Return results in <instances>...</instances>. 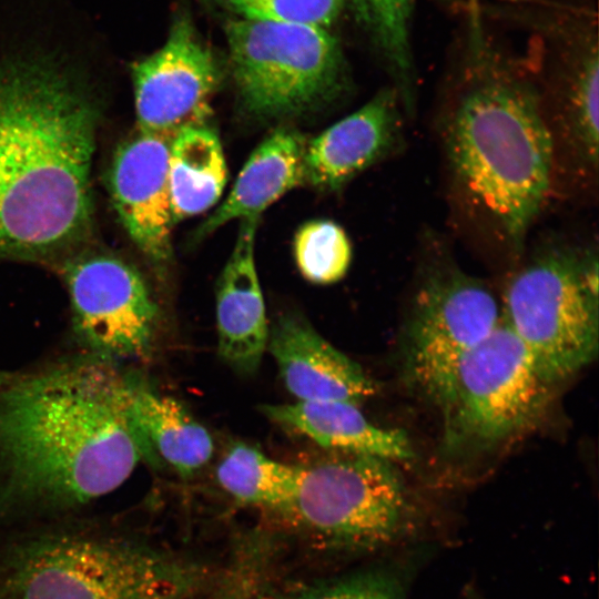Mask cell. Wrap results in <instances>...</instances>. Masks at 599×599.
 Here are the masks:
<instances>
[{
    "instance_id": "2e32d148",
    "label": "cell",
    "mask_w": 599,
    "mask_h": 599,
    "mask_svg": "<svg viewBox=\"0 0 599 599\" xmlns=\"http://www.w3.org/2000/svg\"><path fill=\"white\" fill-rule=\"evenodd\" d=\"M257 224L258 217L241 220L233 252L216 286L217 352L243 375L258 369L270 334L254 260Z\"/></svg>"
},
{
    "instance_id": "4316f807",
    "label": "cell",
    "mask_w": 599,
    "mask_h": 599,
    "mask_svg": "<svg viewBox=\"0 0 599 599\" xmlns=\"http://www.w3.org/2000/svg\"><path fill=\"white\" fill-rule=\"evenodd\" d=\"M14 370H7L0 368V385L7 382L12 375Z\"/></svg>"
},
{
    "instance_id": "44dd1931",
    "label": "cell",
    "mask_w": 599,
    "mask_h": 599,
    "mask_svg": "<svg viewBox=\"0 0 599 599\" xmlns=\"http://www.w3.org/2000/svg\"><path fill=\"white\" fill-rule=\"evenodd\" d=\"M382 58L407 118L416 110L412 21L416 0H345Z\"/></svg>"
},
{
    "instance_id": "6da1fadb",
    "label": "cell",
    "mask_w": 599,
    "mask_h": 599,
    "mask_svg": "<svg viewBox=\"0 0 599 599\" xmlns=\"http://www.w3.org/2000/svg\"><path fill=\"white\" fill-rule=\"evenodd\" d=\"M141 461L121 365L78 351L0 385V531L81 514Z\"/></svg>"
},
{
    "instance_id": "d4e9b609",
    "label": "cell",
    "mask_w": 599,
    "mask_h": 599,
    "mask_svg": "<svg viewBox=\"0 0 599 599\" xmlns=\"http://www.w3.org/2000/svg\"><path fill=\"white\" fill-rule=\"evenodd\" d=\"M283 599H402L396 582L378 573H365L307 586Z\"/></svg>"
},
{
    "instance_id": "9a60e30c",
    "label": "cell",
    "mask_w": 599,
    "mask_h": 599,
    "mask_svg": "<svg viewBox=\"0 0 599 599\" xmlns=\"http://www.w3.org/2000/svg\"><path fill=\"white\" fill-rule=\"evenodd\" d=\"M281 378L297 402L361 404L376 393L361 366L329 344L302 315L286 313L267 342Z\"/></svg>"
},
{
    "instance_id": "603a6c76",
    "label": "cell",
    "mask_w": 599,
    "mask_h": 599,
    "mask_svg": "<svg viewBox=\"0 0 599 599\" xmlns=\"http://www.w3.org/2000/svg\"><path fill=\"white\" fill-rule=\"evenodd\" d=\"M294 256L301 274L314 284L327 285L342 280L352 262V245L335 222L311 221L294 238Z\"/></svg>"
},
{
    "instance_id": "8992f818",
    "label": "cell",
    "mask_w": 599,
    "mask_h": 599,
    "mask_svg": "<svg viewBox=\"0 0 599 599\" xmlns=\"http://www.w3.org/2000/svg\"><path fill=\"white\" fill-rule=\"evenodd\" d=\"M550 386L504 323L456 365L433 398L443 417V449L481 453L519 435L544 414Z\"/></svg>"
},
{
    "instance_id": "ffe728a7",
    "label": "cell",
    "mask_w": 599,
    "mask_h": 599,
    "mask_svg": "<svg viewBox=\"0 0 599 599\" xmlns=\"http://www.w3.org/2000/svg\"><path fill=\"white\" fill-rule=\"evenodd\" d=\"M167 179L173 224L220 200L227 179L220 139L205 124L180 130L171 141Z\"/></svg>"
},
{
    "instance_id": "ac0fdd59",
    "label": "cell",
    "mask_w": 599,
    "mask_h": 599,
    "mask_svg": "<svg viewBox=\"0 0 599 599\" xmlns=\"http://www.w3.org/2000/svg\"><path fill=\"white\" fill-rule=\"evenodd\" d=\"M132 417L158 468L170 467L190 476L212 458L214 445L207 429L175 398L158 392L136 370H125Z\"/></svg>"
},
{
    "instance_id": "d6986e66",
    "label": "cell",
    "mask_w": 599,
    "mask_h": 599,
    "mask_svg": "<svg viewBox=\"0 0 599 599\" xmlns=\"http://www.w3.org/2000/svg\"><path fill=\"white\" fill-rule=\"evenodd\" d=\"M305 142L294 130L281 128L267 136L251 154L226 200L195 233L209 235L234 219L260 214L290 190L304 182Z\"/></svg>"
},
{
    "instance_id": "9c48e42d",
    "label": "cell",
    "mask_w": 599,
    "mask_h": 599,
    "mask_svg": "<svg viewBox=\"0 0 599 599\" xmlns=\"http://www.w3.org/2000/svg\"><path fill=\"white\" fill-rule=\"evenodd\" d=\"M419 278L403 342L410 385L433 400L459 361L500 324L491 291L455 262L447 241L422 236Z\"/></svg>"
},
{
    "instance_id": "7402d4cb",
    "label": "cell",
    "mask_w": 599,
    "mask_h": 599,
    "mask_svg": "<svg viewBox=\"0 0 599 599\" xmlns=\"http://www.w3.org/2000/svg\"><path fill=\"white\" fill-rule=\"evenodd\" d=\"M215 476L236 501L278 515L296 489L300 465L274 460L251 445L235 443L220 460Z\"/></svg>"
},
{
    "instance_id": "7c38bea8",
    "label": "cell",
    "mask_w": 599,
    "mask_h": 599,
    "mask_svg": "<svg viewBox=\"0 0 599 599\" xmlns=\"http://www.w3.org/2000/svg\"><path fill=\"white\" fill-rule=\"evenodd\" d=\"M537 78L555 163V194L590 196L598 185L597 41L569 48Z\"/></svg>"
},
{
    "instance_id": "8fae6325",
    "label": "cell",
    "mask_w": 599,
    "mask_h": 599,
    "mask_svg": "<svg viewBox=\"0 0 599 599\" xmlns=\"http://www.w3.org/2000/svg\"><path fill=\"white\" fill-rule=\"evenodd\" d=\"M138 130L173 138L204 124L222 69L186 12L177 13L163 45L131 67Z\"/></svg>"
},
{
    "instance_id": "484cf974",
    "label": "cell",
    "mask_w": 599,
    "mask_h": 599,
    "mask_svg": "<svg viewBox=\"0 0 599 599\" xmlns=\"http://www.w3.org/2000/svg\"><path fill=\"white\" fill-rule=\"evenodd\" d=\"M257 586L255 573L243 566H231L217 582L211 599H253Z\"/></svg>"
},
{
    "instance_id": "4fadbf2b",
    "label": "cell",
    "mask_w": 599,
    "mask_h": 599,
    "mask_svg": "<svg viewBox=\"0 0 599 599\" xmlns=\"http://www.w3.org/2000/svg\"><path fill=\"white\" fill-rule=\"evenodd\" d=\"M172 138L139 131L115 151L110 191L118 216L141 253L163 270L172 256L167 179Z\"/></svg>"
},
{
    "instance_id": "e0dca14e",
    "label": "cell",
    "mask_w": 599,
    "mask_h": 599,
    "mask_svg": "<svg viewBox=\"0 0 599 599\" xmlns=\"http://www.w3.org/2000/svg\"><path fill=\"white\" fill-rule=\"evenodd\" d=\"M261 412L324 448L377 456L393 463L413 458V447L405 432L372 424L358 405L352 403L296 402L263 405Z\"/></svg>"
},
{
    "instance_id": "52a82bcc",
    "label": "cell",
    "mask_w": 599,
    "mask_h": 599,
    "mask_svg": "<svg viewBox=\"0 0 599 599\" xmlns=\"http://www.w3.org/2000/svg\"><path fill=\"white\" fill-rule=\"evenodd\" d=\"M225 35L240 100L256 118L313 110L346 87L341 44L326 28L234 18Z\"/></svg>"
},
{
    "instance_id": "7a4b0ae2",
    "label": "cell",
    "mask_w": 599,
    "mask_h": 599,
    "mask_svg": "<svg viewBox=\"0 0 599 599\" xmlns=\"http://www.w3.org/2000/svg\"><path fill=\"white\" fill-rule=\"evenodd\" d=\"M103 100L58 48L0 52V260L61 263L92 225Z\"/></svg>"
},
{
    "instance_id": "5bb4252c",
    "label": "cell",
    "mask_w": 599,
    "mask_h": 599,
    "mask_svg": "<svg viewBox=\"0 0 599 599\" xmlns=\"http://www.w3.org/2000/svg\"><path fill=\"white\" fill-rule=\"evenodd\" d=\"M400 98L389 85L305 145L304 181L336 190L404 146Z\"/></svg>"
},
{
    "instance_id": "5b68a950",
    "label": "cell",
    "mask_w": 599,
    "mask_h": 599,
    "mask_svg": "<svg viewBox=\"0 0 599 599\" xmlns=\"http://www.w3.org/2000/svg\"><path fill=\"white\" fill-rule=\"evenodd\" d=\"M550 235L524 253L504 295V323L549 385L573 376L598 351V253Z\"/></svg>"
},
{
    "instance_id": "30bf717a",
    "label": "cell",
    "mask_w": 599,
    "mask_h": 599,
    "mask_svg": "<svg viewBox=\"0 0 599 599\" xmlns=\"http://www.w3.org/2000/svg\"><path fill=\"white\" fill-rule=\"evenodd\" d=\"M79 352L121 365L153 349L160 308L143 275L106 253L71 254L59 263Z\"/></svg>"
},
{
    "instance_id": "cb8c5ba5",
    "label": "cell",
    "mask_w": 599,
    "mask_h": 599,
    "mask_svg": "<svg viewBox=\"0 0 599 599\" xmlns=\"http://www.w3.org/2000/svg\"><path fill=\"white\" fill-rule=\"evenodd\" d=\"M236 18L313 24L327 28L345 0H210Z\"/></svg>"
},
{
    "instance_id": "3957f363",
    "label": "cell",
    "mask_w": 599,
    "mask_h": 599,
    "mask_svg": "<svg viewBox=\"0 0 599 599\" xmlns=\"http://www.w3.org/2000/svg\"><path fill=\"white\" fill-rule=\"evenodd\" d=\"M465 40L435 119L449 204L470 240L519 261L555 195L538 82L476 26Z\"/></svg>"
},
{
    "instance_id": "ba28073f",
    "label": "cell",
    "mask_w": 599,
    "mask_h": 599,
    "mask_svg": "<svg viewBox=\"0 0 599 599\" xmlns=\"http://www.w3.org/2000/svg\"><path fill=\"white\" fill-rule=\"evenodd\" d=\"M278 515L314 539L349 550L393 545L410 524L406 488L394 463L352 453L300 465L296 489Z\"/></svg>"
},
{
    "instance_id": "277c9868",
    "label": "cell",
    "mask_w": 599,
    "mask_h": 599,
    "mask_svg": "<svg viewBox=\"0 0 599 599\" xmlns=\"http://www.w3.org/2000/svg\"><path fill=\"white\" fill-rule=\"evenodd\" d=\"M200 565L83 512L0 531V599H191Z\"/></svg>"
}]
</instances>
